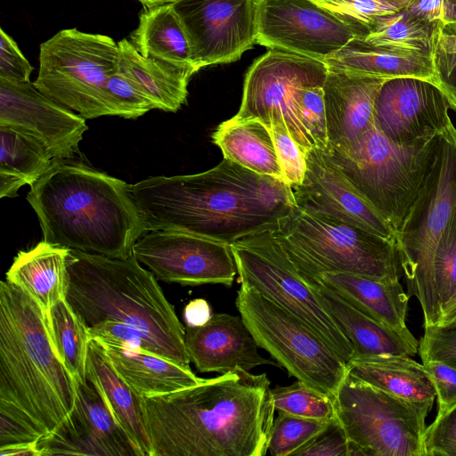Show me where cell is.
<instances>
[{"instance_id":"obj_15","label":"cell","mask_w":456,"mask_h":456,"mask_svg":"<svg viewBox=\"0 0 456 456\" xmlns=\"http://www.w3.org/2000/svg\"><path fill=\"white\" fill-rule=\"evenodd\" d=\"M357 32L311 0H257L256 44L316 60L343 47Z\"/></svg>"},{"instance_id":"obj_20","label":"cell","mask_w":456,"mask_h":456,"mask_svg":"<svg viewBox=\"0 0 456 456\" xmlns=\"http://www.w3.org/2000/svg\"><path fill=\"white\" fill-rule=\"evenodd\" d=\"M76 385L74 411L45 442L47 454L142 456L98 388L87 379Z\"/></svg>"},{"instance_id":"obj_1","label":"cell","mask_w":456,"mask_h":456,"mask_svg":"<svg viewBox=\"0 0 456 456\" xmlns=\"http://www.w3.org/2000/svg\"><path fill=\"white\" fill-rule=\"evenodd\" d=\"M152 456H265L274 420L265 373L240 368L142 397Z\"/></svg>"},{"instance_id":"obj_40","label":"cell","mask_w":456,"mask_h":456,"mask_svg":"<svg viewBox=\"0 0 456 456\" xmlns=\"http://www.w3.org/2000/svg\"><path fill=\"white\" fill-rule=\"evenodd\" d=\"M298 119L312 148L327 151L329 147L323 86H305L296 94Z\"/></svg>"},{"instance_id":"obj_4","label":"cell","mask_w":456,"mask_h":456,"mask_svg":"<svg viewBox=\"0 0 456 456\" xmlns=\"http://www.w3.org/2000/svg\"><path fill=\"white\" fill-rule=\"evenodd\" d=\"M76 400V379L53 347L45 310L23 289L2 281L0 402L25 414L45 439L69 422Z\"/></svg>"},{"instance_id":"obj_7","label":"cell","mask_w":456,"mask_h":456,"mask_svg":"<svg viewBox=\"0 0 456 456\" xmlns=\"http://www.w3.org/2000/svg\"><path fill=\"white\" fill-rule=\"evenodd\" d=\"M438 136L410 145L396 144L374 122L349 150L327 151L396 236L432 167Z\"/></svg>"},{"instance_id":"obj_24","label":"cell","mask_w":456,"mask_h":456,"mask_svg":"<svg viewBox=\"0 0 456 456\" xmlns=\"http://www.w3.org/2000/svg\"><path fill=\"white\" fill-rule=\"evenodd\" d=\"M313 279L363 314L405 337L415 338L406 325L410 296L400 281H382L350 273H326Z\"/></svg>"},{"instance_id":"obj_43","label":"cell","mask_w":456,"mask_h":456,"mask_svg":"<svg viewBox=\"0 0 456 456\" xmlns=\"http://www.w3.org/2000/svg\"><path fill=\"white\" fill-rule=\"evenodd\" d=\"M270 129L284 183L290 187L301 184L306 171V152L293 139L283 118L272 121Z\"/></svg>"},{"instance_id":"obj_21","label":"cell","mask_w":456,"mask_h":456,"mask_svg":"<svg viewBox=\"0 0 456 456\" xmlns=\"http://www.w3.org/2000/svg\"><path fill=\"white\" fill-rule=\"evenodd\" d=\"M184 341L187 353L200 372L221 374L240 368L249 370L277 362L262 357L258 345L241 316L229 314H212L201 326H187Z\"/></svg>"},{"instance_id":"obj_29","label":"cell","mask_w":456,"mask_h":456,"mask_svg":"<svg viewBox=\"0 0 456 456\" xmlns=\"http://www.w3.org/2000/svg\"><path fill=\"white\" fill-rule=\"evenodd\" d=\"M118 44L120 51L118 71L142 91L156 109L177 111L186 102L191 77L198 71L144 57L126 38Z\"/></svg>"},{"instance_id":"obj_44","label":"cell","mask_w":456,"mask_h":456,"mask_svg":"<svg viewBox=\"0 0 456 456\" xmlns=\"http://www.w3.org/2000/svg\"><path fill=\"white\" fill-rule=\"evenodd\" d=\"M88 331L91 338L103 344L156 354L153 346L142 331L123 322H102L88 328Z\"/></svg>"},{"instance_id":"obj_9","label":"cell","mask_w":456,"mask_h":456,"mask_svg":"<svg viewBox=\"0 0 456 456\" xmlns=\"http://www.w3.org/2000/svg\"><path fill=\"white\" fill-rule=\"evenodd\" d=\"M235 304L259 347L297 380L334 397L347 364L320 336L247 284L240 285Z\"/></svg>"},{"instance_id":"obj_18","label":"cell","mask_w":456,"mask_h":456,"mask_svg":"<svg viewBox=\"0 0 456 456\" xmlns=\"http://www.w3.org/2000/svg\"><path fill=\"white\" fill-rule=\"evenodd\" d=\"M0 125L22 131L53 159H70L88 129L86 118L50 99L34 83L0 79Z\"/></svg>"},{"instance_id":"obj_35","label":"cell","mask_w":456,"mask_h":456,"mask_svg":"<svg viewBox=\"0 0 456 456\" xmlns=\"http://www.w3.org/2000/svg\"><path fill=\"white\" fill-rule=\"evenodd\" d=\"M437 28L418 20L403 8L379 18L362 39L380 47L431 56Z\"/></svg>"},{"instance_id":"obj_13","label":"cell","mask_w":456,"mask_h":456,"mask_svg":"<svg viewBox=\"0 0 456 456\" xmlns=\"http://www.w3.org/2000/svg\"><path fill=\"white\" fill-rule=\"evenodd\" d=\"M325 62L305 55L270 49L248 68L235 120L257 119L267 127L283 118L293 139L307 152L312 149L298 119L296 94L305 86H323Z\"/></svg>"},{"instance_id":"obj_8","label":"cell","mask_w":456,"mask_h":456,"mask_svg":"<svg viewBox=\"0 0 456 456\" xmlns=\"http://www.w3.org/2000/svg\"><path fill=\"white\" fill-rule=\"evenodd\" d=\"M119 59L118 44L110 37L62 29L40 45L34 85L85 118L110 116L105 85L118 71Z\"/></svg>"},{"instance_id":"obj_45","label":"cell","mask_w":456,"mask_h":456,"mask_svg":"<svg viewBox=\"0 0 456 456\" xmlns=\"http://www.w3.org/2000/svg\"><path fill=\"white\" fill-rule=\"evenodd\" d=\"M418 353L422 362L437 361L456 367V326L425 327Z\"/></svg>"},{"instance_id":"obj_23","label":"cell","mask_w":456,"mask_h":456,"mask_svg":"<svg viewBox=\"0 0 456 456\" xmlns=\"http://www.w3.org/2000/svg\"><path fill=\"white\" fill-rule=\"evenodd\" d=\"M303 276L320 305L350 341L354 357L384 354L411 356L418 353L419 341L416 338L400 334L359 311L320 281L305 274Z\"/></svg>"},{"instance_id":"obj_49","label":"cell","mask_w":456,"mask_h":456,"mask_svg":"<svg viewBox=\"0 0 456 456\" xmlns=\"http://www.w3.org/2000/svg\"><path fill=\"white\" fill-rule=\"evenodd\" d=\"M295 456H350L349 442L346 432L337 419L315 436Z\"/></svg>"},{"instance_id":"obj_50","label":"cell","mask_w":456,"mask_h":456,"mask_svg":"<svg viewBox=\"0 0 456 456\" xmlns=\"http://www.w3.org/2000/svg\"><path fill=\"white\" fill-rule=\"evenodd\" d=\"M422 363L436 393V417L442 416L456 406V367L437 361Z\"/></svg>"},{"instance_id":"obj_11","label":"cell","mask_w":456,"mask_h":456,"mask_svg":"<svg viewBox=\"0 0 456 456\" xmlns=\"http://www.w3.org/2000/svg\"><path fill=\"white\" fill-rule=\"evenodd\" d=\"M455 208L456 127L452 122L438 136L432 167L395 236L407 294L417 297L423 317L429 309L434 251Z\"/></svg>"},{"instance_id":"obj_12","label":"cell","mask_w":456,"mask_h":456,"mask_svg":"<svg viewBox=\"0 0 456 456\" xmlns=\"http://www.w3.org/2000/svg\"><path fill=\"white\" fill-rule=\"evenodd\" d=\"M239 274L247 284L289 312L320 336L346 362L354 357L350 341L322 308L303 274L271 231L231 245Z\"/></svg>"},{"instance_id":"obj_27","label":"cell","mask_w":456,"mask_h":456,"mask_svg":"<svg viewBox=\"0 0 456 456\" xmlns=\"http://www.w3.org/2000/svg\"><path fill=\"white\" fill-rule=\"evenodd\" d=\"M347 373L388 394L431 411L436 393L423 364L409 355L353 357Z\"/></svg>"},{"instance_id":"obj_37","label":"cell","mask_w":456,"mask_h":456,"mask_svg":"<svg viewBox=\"0 0 456 456\" xmlns=\"http://www.w3.org/2000/svg\"><path fill=\"white\" fill-rule=\"evenodd\" d=\"M275 411L297 417L330 421L336 417L334 398L300 380L271 389Z\"/></svg>"},{"instance_id":"obj_16","label":"cell","mask_w":456,"mask_h":456,"mask_svg":"<svg viewBox=\"0 0 456 456\" xmlns=\"http://www.w3.org/2000/svg\"><path fill=\"white\" fill-rule=\"evenodd\" d=\"M174 7L199 70L238 61L256 44L257 0H181Z\"/></svg>"},{"instance_id":"obj_38","label":"cell","mask_w":456,"mask_h":456,"mask_svg":"<svg viewBox=\"0 0 456 456\" xmlns=\"http://www.w3.org/2000/svg\"><path fill=\"white\" fill-rule=\"evenodd\" d=\"M331 12L363 38L382 16L401 11L406 3L389 0H311Z\"/></svg>"},{"instance_id":"obj_34","label":"cell","mask_w":456,"mask_h":456,"mask_svg":"<svg viewBox=\"0 0 456 456\" xmlns=\"http://www.w3.org/2000/svg\"><path fill=\"white\" fill-rule=\"evenodd\" d=\"M53 347L76 379L86 381V360L91 337L88 328L66 298L45 312Z\"/></svg>"},{"instance_id":"obj_36","label":"cell","mask_w":456,"mask_h":456,"mask_svg":"<svg viewBox=\"0 0 456 456\" xmlns=\"http://www.w3.org/2000/svg\"><path fill=\"white\" fill-rule=\"evenodd\" d=\"M456 293V208L436 243L430 270L429 309L424 328L436 326L443 305Z\"/></svg>"},{"instance_id":"obj_47","label":"cell","mask_w":456,"mask_h":456,"mask_svg":"<svg viewBox=\"0 0 456 456\" xmlns=\"http://www.w3.org/2000/svg\"><path fill=\"white\" fill-rule=\"evenodd\" d=\"M423 447L425 456H456V406L426 428Z\"/></svg>"},{"instance_id":"obj_32","label":"cell","mask_w":456,"mask_h":456,"mask_svg":"<svg viewBox=\"0 0 456 456\" xmlns=\"http://www.w3.org/2000/svg\"><path fill=\"white\" fill-rule=\"evenodd\" d=\"M212 141L222 151L224 159L283 181L271 129L261 121L231 118L217 126Z\"/></svg>"},{"instance_id":"obj_19","label":"cell","mask_w":456,"mask_h":456,"mask_svg":"<svg viewBox=\"0 0 456 456\" xmlns=\"http://www.w3.org/2000/svg\"><path fill=\"white\" fill-rule=\"evenodd\" d=\"M305 159L302 183L290 187L297 207L337 217L395 240L392 227L353 185L327 151L312 148Z\"/></svg>"},{"instance_id":"obj_2","label":"cell","mask_w":456,"mask_h":456,"mask_svg":"<svg viewBox=\"0 0 456 456\" xmlns=\"http://www.w3.org/2000/svg\"><path fill=\"white\" fill-rule=\"evenodd\" d=\"M129 188L148 231L185 232L230 245L273 231L296 205L282 180L226 159L202 173L150 176Z\"/></svg>"},{"instance_id":"obj_52","label":"cell","mask_w":456,"mask_h":456,"mask_svg":"<svg viewBox=\"0 0 456 456\" xmlns=\"http://www.w3.org/2000/svg\"><path fill=\"white\" fill-rule=\"evenodd\" d=\"M212 316L208 303L203 298H196L189 302L183 310V318L187 326H201Z\"/></svg>"},{"instance_id":"obj_14","label":"cell","mask_w":456,"mask_h":456,"mask_svg":"<svg viewBox=\"0 0 456 456\" xmlns=\"http://www.w3.org/2000/svg\"><path fill=\"white\" fill-rule=\"evenodd\" d=\"M133 255L158 281L183 286L232 285L237 267L228 243L172 230H151L137 240Z\"/></svg>"},{"instance_id":"obj_57","label":"cell","mask_w":456,"mask_h":456,"mask_svg":"<svg viewBox=\"0 0 456 456\" xmlns=\"http://www.w3.org/2000/svg\"><path fill=\"white\" fill-rule=\"evenodd\" d=\"M389 1L398 2V3H406V2H409L410 0H389Z\"/></svg>"},{"instance_id":"obj_25","label":"cell","mask_w":456,"mask_h":456,"mask_svg":"<svg viewBox=\"0 0 456 456\" xmlns=\"http://www.w3.org/2000/svg\"><path fill=\"white\" fill-rule=\"evenodd\" d=\"M323 62L333 71L385 79L417 77L437 85L431 56L373 45L358 37Z\"/></svg>"},{"instance_id":"obj_26","label":"cell","mask_w":456,"mask_h":456,"mask_svg":"<svg viewBox=\"0 0 456 456\" xmlns=\"http://www.w3.org/2000/svg\"><path fill=\"white\" fill-rule=\"evenodd\" d=\"M86 379L103 395L117 420L142 456H152L142 397L123 379L112 365L102 345L91 338Z\"/></svg>"},{"instance_id":"obj_31","label":"cell","mask_w":456,"mask_h":456,"mask_svg":"<svg viewBox=\"0 0 456 456\" xmlns=\"http://www.w3.org/2000/svg\"><path fill=\"white\" fill-rule=\"evenodd\" d=\"M130 42L144 57L199 71L189 37L174 4L143 7Z\"/></svg>"},{"instance_id":"obj_22","label":"cell","mask_w":456,"mask_h":456,"mask_svg":"<svg viewBox=\"0 0 456 456\" xmlns=\"http://www.w3.org/2000/svg\"><path fill=\"white\" fill-rule=\"evenodd\" d=\"M386 80L329 69L323 84L327 151H347L370 129L376 99Z\"/></svg>"},{"instance_id":"obj_42","label":"cell","mask_w":456,"mask_h":456,"mask_svg":"<svg viewBox=\"0 0 456 456\" xmlns=\"http://www.w3.org/2000/svg\"><path fill=\"white\" fill-rule=\"evenodd\" d=\"M105 97L110 116L136 118L156 109L152 101L119 71L108 78Z\"/></svg>"},{"instance_id":"obj_56","label":"cell","mask_w":456,"mask_h":456,"mask_svg":"<svg viewBox=\"0 0 456 456\" xmlns=\"http://www.w3.org/2000/svg\"><path fill=\"white\" fill-rule=\"evenodd\" d=\"M452 11V22H456V0H448Z\"/></svg>"},{"instance_id":"obj_54","label":"cell","mask_w":456,"mask_h":456,"mask_svg":"<svg viewBox=\"0 0 456 456\" xmlns=\"http://www.w3.org/2000/svg\"><path fill=\"white\" fill-rule=\"evenodd\" d=\"M436 326H456V293L443 305Z\"/></svg>"},{"instance_id":"obj_48","label":"cell","mask_w":456,"mask_h":456,"mask_svg":"<svg viewBox=\"0 0 456 456\" xmlns=\"http://www.w3.org/2000/svg\"><path fill=\"white\" fill-rule=\"evenodd\" d=\"M33 70L13 38L0 28V79L28 83Z\"/></svg>"},{"instance_id":"obj_30","label":"cell","mask_w":456,"mask_h":456,"mask_svg":"<svg viewBox=\"0 0 456 456\" xmlns=\"http://www.w3.org/2000/svg\"><path fill=\"white\" fill-rule=\"evenodd\" d=\"M69 248L42 240L20 251L6 273V280L28 292L45 312L66 298Z\"/></svg>"},{"instance_id":"obj_28","label":"cell","mask_w":456,"mask_h":456,"mask_svg":"<svg viewBox=\"0 0 456 456\" xmlns=\"http://www.w3.org/2000/svg\"><path fill=\"white\" fill-rule=\"evenodd\" d=\"M101 344L118 373L141 397L174 393L204 379L197 377L190 366L154 353Z\"/></svg>"},{"instance_id":"obj_5","label":"cell","mask_w":456,"mask_h":456,"mask_svg":"<svg viewBox=\"0 0 456 456\" xmlns=\"http://www.w3.org/2000/svg\"><path fill=\"white\" fill-rule=\"evenodd\" d=\"M66 299L87 328L105 321L142 331L157 354L189 366L185 329L152 272L125 258L69 249Z\"/></svg>"},{"instance_id":"obj_33","label":"cell","mask_w":456,"mask_h":456,"mask_svg":"<svg viewBox=\"0 0 456 456\" xmlns=\"http://www.w3.org/2000/svg\"><path fill=\"white\" fill-rule=\"evenodd\" d=\"M53 160L37 139L0 125V197H16L21 186L33 185L50 169Z\"/></svg>"},{"instance_id":"obj_41","label":"cell","mask_w":456,"mask_h":456,"mask_svg":"<svg viewBox=\"0 0 456 456\" xmlns=\"http://www.w3.org/2000/svg\"><path fill=\"white\" fill-rule=\"evenodd\" d=\"M431 59L437 86L456 110V22L437 28Z\"/></svg>"},{"instance_id":"obj_39","label":"cell","mask_w":456,"mask_h":456,"mask_svg":"<svg viewBox=\"0 0 456 456\" xmlns=\"http://www.w3.org/2000/svg\"><path fill=\"white\" fill-rule=\"evenodd\" d=\"M330 421L279 412L273 420L268 452L273 456L295 455L322 432Z\"/></svg>"},{"instance_id":"obj_55","label":"cell","mask_w":456,"mask_h":456,"mask_svg":"<svg viewBox=\"0 0 456 456\" xmlns=\"http://www.w3.org/2000/svg\"><path fill=\"white\" fill-rule=\"evenodd\" d=\"M139 1L143 7H151L165 4H175L176 2H179L181 0H137Z\"/></svg>"},{"instance_id":"obj_51","label":"cell","mask_w":456,"mask_h":456,"mask_svg":"<svg viewBox=\"0 0 456 456\" xmlns=\"http://www.w3.org/2000/svg\"><path fill=\"white\" fill-rule=\"evenodd\" d=\"M404 10L418 20L436 28L452 22L448 0H410Z\"/></svg>"},{"instance_id":"obj_3","label":"cell","mask_w":456,"mask_h":456,"mask_svg":"<svg viewBox=\"0 0 456 456\" xmlns=\"http://www.w3.org/2000/svg\"><path fill=\"white\" fill-rule=\"evenodd\" d=\"M123 180L84 162L55 158L27 194L43 240L72 250L125 258L148 232Z\"/></svg>"},{"instance_id":"obj_17","label":"cell","mask_w":456,"mask_h":456,"mask_svg":"<svg viewBox=\"0 0 456 456\" xmlns=\"http://www.w3.org/2000/svg\"><path fill=\"white\" fill-rule=\"evenodd\" d=\"M452 106L435 83L417 77L387 79L376 99L374 122L392 142L414 144L442 134Z\"/></svg>"},{"instance_id":"obj_10","label":"cell","mask_w":456,"mask_h":456,"mask_svg":"<svg viewBox=\"0 0 456 456\" xmlns=\"http://www.w3.org/2000/svg\"><path fill=\"white\" fill-rule=\"evenodd\" d=\"M333 398L350 456H425L423 434L430 410L348 373Z\"/></svg>"},{"instance_id":"obj_6","label":"cell","mask_w":456,"mask_h":456,"mask_svg":"<svg viewBox=\"0 0 456 456\" xmlns=\"http://www.w3.org/2000/svg\"><path fill=\"white\" fill-rule=\"evenodd\" d=\"M271 232L297 270L307 277L350 273L400 281L403 275L395 240L326 214L295 205Z\"/></svg>"},{"instance_id":"obj_53","label":"cell","mask_w":456,"mask_h":456,"mask_svg":"<svg viewBox=\"0 0 456 456\" xmlns=\"http://www.w3.org/2000/svg\"><path fill=\"white\" fill-rule=\"evenodd\" d=\"M42 456L38 442L10 444L0 447V456Z\"/></svg>"},{"instance_id":"obj_46","label":"cell","mask_w":456,"mask_h":456,"mask_svg":"<svg viewBox=\"0 0 456 456\" xmlns=\"http://www.w3.org/2000/svg\"><path fill=\"white\" fill-rule=\"evenodd\" d=\"M0 447L39 442L42 433L14 406L0 402Z\"/></svg>"}]
</instances>
